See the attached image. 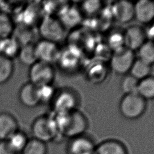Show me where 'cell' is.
<instances>
[{
    "instance_id": "cell-1",
    "label": "cell",
    "mask_w": 154,
    "mask_h": 154,
    "mask_svg": "<svg viewBox=\"0 0 154 154\" xmlns=\"http://www.w3.org/2000/svg\"><path fill=\"white\" fill-rule=\"evenodd\" d=\"M54 118L59 135L69 139L84 134L88 128L87 118L77 109L56 114Z\"/></svg>"
},
{
    "instance_id": "cell-2",
    "label": "cell",
    "mask_w": 154,
    "mask_h": 154,
    "mask_svg": "<svg viewBox=\"0 0 154 154\" xmlns=\"http://www.w3.org/2000/svg\"><path fill=\"white\" fill-rule=\"evenodd\" d=\"M32 138L46 143L55 140L59 135L54 117L42 115L37 117L31 125Z\"/></svg>"
},
{
    "instance_id": "cell-3",
    "label": "cell",
    "mask_w": 154,
    "mask_h": 154,
    "mask_svg": "<svg viewBox=\"0 0 154 154\" xmlns=\"http://www.w3.org/2000/svg\"><path fill=\"white\" fill-rule=\"evenodd\" d=\"M146 109V100L137 93L125 94L119 103V111L123 117L134 120L140 117Z\"/></svg>"
},
{
    "instance_id": "cell-4",
    "label": "cell",
    "mask_w": 154,
    "mask_h": 154,
    "mask_svg": "<svg viewBox=\"0 0 154 154\" xmlns=\"http://www.w3.org/2000/svg\"><path fill=\"white\" fill-rule=\"evenodd\" d=\"M38 33L42 39L58 43L64 35L65 28L54 16H45L38 26Z\"/></svg>"
},
{
    "instance_id": "cell-5",
    "label": "cell",
    "mask_w": 154,
    "mask_h": 154,
    "mask_svg": "<svg viewBox=\"0 0 154 154\" xmlns=\"http://www.w3.org/2000/svg\"><path fill=\"white\" fill-rule=\"evenodd\" d=\"M55 69L52 64L37 61L29 67V82L37 87L52 85L55 79Z\"/></svg>"
},
{
    "instance_id": "cell-6",
    "label": "cell",
    "mask_w": 154,
    "mask_h": 154,
    "mask_svg": "<svg viewBox=\"0 0 154 154\" xmlns=\"http://www.w3.org/2000/svg\"><path fill=\"white\" fill-rule=\"evenodd\" d=\"M134 51L123 47L114 51L110 58V66L112 70L120 75H126L135 60Z\"/></svg>"
},
{
    "instance_id": "cell-7",
    "label": "cell",
    "mask_w": 154,
    "mask_h": 154,
    "mask_svg": "<svg viewBox=\"0 0 154 154\" xmlns=\"http://www.w3.org/2000/svg\"><path fill=\"white\" fill-rule=\"evenodd\" d=\"M51 103L54 111L58 114L76 109L78 97L72 90L61 89L55 93Z\"/></svg>"
},
{
    "instance_id": "cell-8",
    "label": "cell",
    "mask_w": 154,
    "mask_h": 154,
    "mask_svg": "<svg viewBox=\"0 0 154 154\" xmlns=\"http://www.w3.org/2000/svg\"><path fill=\"white\" fill-rule=\"evenodd\" d=\"M35 49L38 61L52 64L57 61L61 52L58 43L43 39L35 43Z\"/></svg>"
},
{
    "instance_id": "cell-9",
    "label": "cell",
    "mask_w": 154,
    "mask_h": 154,
    "mask_svg": "<svg viewBox=\"0 0 154 154\" xmlns=\"http://www.w3.org/2000/svg\"><path fill=\"white\" fill-rule=\"evenodd\" d=\"M123 37L125 47L134 51H137L147 40V34L141 26L134 25L125 30Z\"/></svg>"
},
{
    "instance_id": "cell-10",
    "label": "cell",
    "mask_w": 154,
    "mask_h": 154,
    "mask_svg": "<svg viewBox=\"0 0 154 154\" xmlns=\"http://www.w3.org/2000/svg\"><path fill=\"white\" fill-rule=\"evenodd\" d=\"M96 144L85 134L70 138L67 145L68 154H93Z\"/></svg>"
},
{
    "instance_id": "cell-11",
    "label": "cell",
    "mask_w": 154,
    "mask_h": 154,
    "mask_svg": "<svg viewBox=\"0 0 154 154\" xmlns=\"http://www.w3.org/2000/svg\"><path fill=\"white\" fill-rule=\"evenodd\" d=\"M111 12L115 20L119 23H128L134 19V3L128 1H117L112 5Z\"/></svg>"
},
{
    "instance_id": "cell-12",
    "label": "cell",
    "mask_w": 154,
    "mask_h": 154,
    "mask_svg": "<svg viewBox=\"0 0 154 154\" xmlns=\"http://www.w3.org/2000/svg\"><path fill=\"white\" fill-rule=\"evenodd\" d=\"M134 5V19L142 24H149L154 20V1L140 0Z\"/></svg>"
},
{
    "instance_id": "cell-13",
    "label": "cell",
    "mask_w": 154,
    "mask_h": 154,
    "mask_svg": "<svg viewBox=\"0 0 154 154\" xmlns=\"http://www.w3.org/2000/svg\"><path fill=\"white\" fill-rule=\"evenodd\" d=\"M18 97L20 103L28 108H34L40 104L38 88L29 82L20 87Z\"/></svg>"
},
{
    "instance_id": "cell-14",
    "label": "cell",
    "mask_w": 154,
    "mask_h": 154,
    "mask_svg": "<svg viewBox=\"0 0 154 154\" xmlns=\"http://www.w3.org/2000/svg\"><path fill=\"white\" fill-rule=\"evenodd\" d=\"M19 129L16 118L8 112H0V141L7 140Z\"/></svg>"
},
{
    "instance_id": "cell-15",
    "label": "cell",
    "mask_w": 154,
    "mask_h": 154,
    "mask_svg": "<svg viewBox=\"0 0 154 154\" xmlns=\"http://www.w3.org/2000/svg\"><path fill=\"white\" fill-rule=\"evenodd\" d=\"M93 154H128V151L120 141L108 139L96 145Z\"/></svg>"
},
{
    "instance_id": "cell-16",
    "label": "cell",
    "mask_w": 154,
    "mask_h": 154,
    "mask_svg": "<svg viewBox=\"0 0 154 154\" xmlns=\"http://www.w3.org/2000/svg\"><path fill=\"white\" fill-rule=\"evenodd\" d=\"M11 36L17 42L20 46L34 43V32L31 26L19 24V25L15 26Z\"/></svg>"
},
{
    "instance_id": "cell-17",
    "label": "cell",
    "mask_w": 154,
    "mask_h": 154,
    "mask_svg": "<svg viewBox=\"0 0 154 154\" xmlns=\"http://www.w3.org/2000/svg\"><path fill=\"white\" fill-rule=\"evenodd\" d=\"M58 18L64 28L76 25L81 19V14L79 11L73 7H69L62 8Z\"/></svg>"
},
{
    "instance_id": "cell-18",
    "label": "cell",
    "mask_w": 154,
    "mask_h": 154,
    "mask_svg": "<svg viewBox=\"0 0 154 154\" xmlns=\"http://www.w3.org/2000/svg\"><path fill=\"white\" fill-rule=\"evenodd\" d=\"M20 48L19 44L12 36L0 40V55L11 60L17 57Z\"/></svg>"
},
{
    "instance_id": "cell-19",
    "label": "cell",
    "mask_w": 154,
    "mask_h": 154,
    "mask_svg": "<svg viewBox=\"0 0 154 154\" xmlns=\"http://www.w3.org/2000/svg\"><path fill=\"white\" fill-rule=\"evenodd\" d=\"M17 58L22 64L29 67L32 66L38 61L35 53V44L32 43L20 46Z\"/></svg>"
},
{
    "instance_id": "cell-20",
    "label": "cell",
    "mask_w": 154,
    "mask_h": 154,
    "mask_svg": "<svg viewBox=\"0 0 154 154\" xmlns=\"http://www.w3.org/2000/svg\"><path fill=\"white\" fill-rule=\"evenodd\" d=\"M29 140L26 134L20 130H18L6 140L16 154H20L25 148Z\"/></svg>"
},
{
    "instance_id": "cell-21",
    "label": "cell",
    "mask_w": 154,
    "mask_h": 154,
    "mask_svg": "<svg viewBox=\"0 0 154 154\" xmlns=\"http://www.w3.org/2000/svg\"><path fill=\"white\" fill-rule=\"evenodd\" d=\"M137 93L146 100L154 99V76L150 75L139 81Z\"/></svg>"
},
{
    "instance_id": "cell-22",
    "label": "cell",
    "mask_w": 154,
    "mask_h": 154,
    "mask_svg": "<svg viewBox=\"0 0 154 154\" xmlns=\"http://www.w3.org/2000/svg\"><path fill=\"white\" fill-rule=\"evenodd\" d=\"M152 66L143 62L139 58L135 59L134 61L129 74L140 81L144 78L151 75Z\"/></svg>"
},
{
    "instance_id": "cell-23",
    "label": "cell",
    "mask_w": 154,
    "mask_h": 154,
    "mask_svg": "<svg viewBox=\"0 0 154 154\" xmlns=\"http://www.w3.org/2000/svg\"><path fill=\"white\" fill-rule=\"evenodd\" d=\"M15 26L13 19L8 13L0 11V38L11 37Z\"/></svg>"
},
{
    "instance_id": "cell-24",
    "label": "cell",
    "mask_w": 154,
    "mask_h": 154,
    "mask_svg": "<svg viewBox=\"0 0 154 154\" xmlns=\"http://www.w3.org/2000/svg\"><path fill=\"white\" fill-rule=\"evenodd\" d=\"M13 60L0 55V85L7 82L14 73Z\"/></svg>"
},
{
    "instance_id": "cell-25",
    "label": "cell",
    "mask_w": 154,
    "mask_h": 154,
    "mask_svg": "<svg viewBox=\"0 0 154 154\" xmlns=\"http://www.w3.org/2000/svg\"><path fill=\"white\" fill-rule=\"evenodd\" d=\"M138 58L143 62L152 66L154 64V42L146 40L137 50Z\"/></svg>"
},
{
    "instance_id": "cell-26",
    "label": "cell",
    "mask_w": 154,
    "mask_h": 154,
    "mask_svg": "<svg viewBox=\"0 0 154 154\" xmlns=\"http://www.w3.org/2000/svg\"><path fill=\"white\" fill-rule=\"evenodd\" d=\"M46 144L34 138L29 139L20 154H47Z\"/></svg>"
},
{
    "instance_id": "cell-27",
    "label": "cell",
    "mask_w": 154,
    "mask_h": 154,
    "mask_svg": "<svg viewBox=\"0 0 154 154\" xmlns=\"http://www.w3.org/2000/svg\"><path fill=\"white\" fill-rule=\"evenodd\" d=\"M138 82L139 81L130 74L125 75L121 81V89L125 94L137 93Z\"/></svg>"
},
{
    "instance_id": "cell-28",
    "label": "cell",
    "mask_w": 154,
    "mask_h": 154,
    "mask_svg": "<svg viewBox=\"0 0 154 154\" xmlns=\"http://www.w3.org/2000/svg\"><path fill=\"white\" fill-rule=\"evenodd\" d=\"M38 88L40 103L51 102L55 93L52 85H45Z\"/></svg>"
},
{
    "instance_id": "cell-29",
    "label": "cell",
    "mask_w": 154,
    "mask_h": 154,
    "mask_svg": "<svg viewBox=\"0 0 154 154\" xmlns=\"http://www.w3.org/2000/svg\"><path fill=\"white\" fill-rule=\"evenodd\" d=\"M108 44L109 47L114 49V51L125 47L123 33L117 32L112 33L108 38Z\"/></svg>"
},
{
    "instance_id": "cell-30",
    "label": "cell",
    "mask_w": 154,
    "mask_h": 154,
    "mask_svg": "<svg viewBox=\"0 0 154 154\" xmlns=\"http://www.w3.org/2000/svg\"><path fill=\"white\" fill-rule=\"evenodd\" d=\"M101 7V2L99 1H84L82 4V9L87 14H94L96 13Z\"/></svg>"
},
{
    "instance_id": "cell-31",
    "label": "cell",
    "mask_w": 154,
    "mask_h": 154,
    "mask_svg": "<svg viewBox=\"0 0 154 154\" xmlns=\"http://www.w3.org/2000/svg\"><path fill=\"white\" fill-rule=\"evenodd\" d=\"M0 154H16L7 141H0Z\"/></svg>"
},
{
    "instance_id": "cell-32",
    "label": "cell",
    "mask_w": 154,
    "mask_h": 154,
    "mask_svg": "<svg viewBox=\"0 0 154 154\" xmlns=\"http://www.w3.org/2000/svg\"><path fill=\"white\" fill-rule=\"evenodd\" d=\"M1 38H0V40H1Z\"/></svg>"
}]
</instances>
